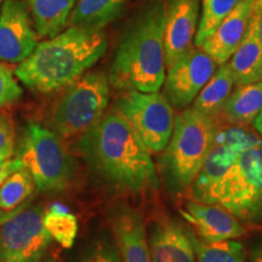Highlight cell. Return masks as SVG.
I'll use <instances>...</instances> for the list:
<instances>
[{"instance_id": "11", "label": "cell", "mask_w": 262, "mask_h": 262, "mask_svg": "<svg viewBox=\"0 0 262 262\" xmlns=\"http://www.w3.org/2000/svg\"><path fill=\"white\" fill-rule=\"evenodd\" d=\"M38 45L24 0H5L0 10V61L21 63Z\"/></svg>"}, {"instance_id": "7", "label": "cell", "mask_w": 262, "mask_h": 262, "mask_svg": "<svg viewBox=\"0 0 262 262\" xmlns=\"http://www.w3.org/2000/svg\"><path fill=\"white\" fill-rule=\"evenodd\" d=\"M110 84L103 73L91 72L68 85L52 113L55 133L63 139L81 136L103 116Z\"/></svg>"}, {"instance_id": "3", "label": "cell", "mask_w": 262, "mask_h": 262, "mask_svg": "<svg viewBox=\"0 0 262 262\" xmlns=\"http://www.w3.org/2000/svg\"><path fill=\"white\" fill-rule=\"evenodd\" d=\"M165 4L155 0L127 28L117 49L108 80L125 91L157 93L165 79L164 55Z\"/></svg>"}, {"instance_id": "18", "label": "cell", "mask_w": 262, "mask_h": 262, "mask_svg": "<svg viewBox=\"0 0 262 262\" xmlns=\"http://www.w3.org/2000/svg\"><path fill=\"white\" fill-rule=\"evenodd\" d=\"M77 0H26L39 37L52 38L68 27Z\"/></svg>"}, {"instance_id": "15", "label": "cell", "mask_w": 262, "mask_h": 262, "mask_svg": "<svg viewBox=\"0 0 262 262\" xmlns=\"http://www.w3.org/2000/svg\"><path fill=\"white\" fill-rule=\"evenodd\" d=\"M111 226L123 262H150L145 222L139 211L119 205L111 214Z\"/></svg>"}, {"instance_id": "5", "label": "cell", "mask_w": 262, "mask_h": 262, "mask_svg": "<svg viewBox=\"0 0 262 262\" xmlns=\"http://www.w3.org/2000/svg\"><path fill=\"white\" fill-rule=\"evenodd\" d=\"M219 133L215 118L194 108L183 110L173 119V129L160 168L166 186L173 192H182L194 181L204 165Z\"/></svg>"}, {"instance_id": "12", "label": "cell", "mask_w": 262, "mask_h": 262, "mask_svg": "<svg viewBox=\"0 0 262 262\" xmlns=\"http://www.w3.org/2000/svg\"><path fill=\"white\" fill-rule=\"evenodd\" d=\"M201 0H168L164 11V55L166 68L194 48Z\"/></svg>"}, {"instance_id": "16", "label": "cell", "mask_w": 262, "mask_h": 262, "mask_svg": "<svg viewBox=\"0 0 262 262\" xmlns=\"http://www.w3.org/2000/svg\"><path fill=\"white\" fill-rule=\"evenodd\" d=\"M148 247L150 262H195L192 234L172 220L155 226Z\"/></svg>"}, {"instance_id": "2", "label": "cell", "mask_w": 262, "mask_h": 262, "mask_svg": "<svg viewBox=\"0 0 262 262\" xmlns=\"http://www.w3.org/2000/svg\"><path fill=\"white\" fill-rule=\"evenodd\" d=\"M107 49L102 29L68 27L48 40L16 68L19 81L37 93H54L67 88L96 63Z\"/></svg>"}, {"instance_id": "13", "label": "cell", "mask_w": 262, "mask_h": 262, "mask_svg": "<svg viewBox=\"0 0 262 262\" xmlns=\"http://www.w3.org/2000/svg\"><path fill=\"white\" fill-rule=\"evenodd\" d=\"M257 0H242L199 47L221 66L227 63L247 34L251 18L260 8Z\"/></svg>"}, {"instance_id": "4", "label": "cell", "mask_w": 262, "mask_h": 262, "mask_svg": "<svg viewBox=\"0 0 262 262\" xmlns=\"http://www.w3.org/2000/svg\"><path fill=\"white\" fill-rule=\"evenodd\" d=\"M196 202L225 208L239 221L262 219V140L253 136L224 172L201 191Z\"/></svg>"}, {"instance_id": "22", "label": "cell", "mask_w": 262, "mask_h": 262, "mask_svg": "<svg viewBox=\"0 0 262 262\" xmlns=\"http://www.w3.org/2000/svg\"><path fill=\"white\" fill-rule=\"evenodd\" d=\"M233 86L234 78L227 62L216 68L215 73L196 95L192 108L211 118L220 116L222 108L233 91Z\"/></svg>"}, {"instance_id": "8", "label": "cell", "mask_w": 262, "mask_h": 262, "mask_svg": "<svg viewBox=\"0 0 262 262\" xmlns=\"http://www.w3.org/2000/svg\"><path fill=\"white\" fill-rule=\"evenodd\" d=\"M118 111L153 155L168 146L173 129V111L164 95L127 91L118 102Z\"/></svg>"}, {"instance_id": "35", "label": "cell", "mask_w": 262, "mask_h": 262, "mask_svg": "<svg viewBox=\"0 0 262 262\" xmlns=\"http://www.w3.org/2000/svg\"><path fill=\"white\" fill-rule=\"evenodd\" d=\"M48 262H60V261H56V260H51V261H48Z\"/></svg>"}, {"instance_id": "31", "label": "cell", "mask_w": 262, "mask_h": 262, "mask_svg": "<svg viewBox=\"0 0 262 262\" xmlns=\"http://www.w3.org/2000/svg\"><path fill=\"white\" fill-rule=\"evenodd\" d=\"M253 126H254V129L256 130L257 133L262 136V110H261V112L257 114V117L254 119Z\"/></svg>"}, {"instance_id": "21", "label": "cell", "mask_w": 262, "mask_h": 262, "mask_svg": "<svg viewBox=\"0 0 262 262\" xmlns=\"http://www.w3.org/2000/svg\"><path fill=\"white\" fill-rule=\"evenodd\" d=\"M126 0H77L68 27L101 31L123 12Z\"/></svg>"}, {"instance_id": "24", "label": "cell", "mask_w": 262, "mask_h": 262, "mask_svg": "<svg viewBox=\"0 0 262 262\" xmlns=\"http://www.w3.org/2000/svg\"><path fill=\"white\" fill-rule=\"evenodd\" d=\"M192 244L198 262H245V249L234 239L206 243L192 234Z\"/></svg>"}, {"instance_id": "14", "label": "cell", "mask_w": 262, "mask_h": 262, "mask_svg": "<svg viewBox=\"0 0 262 262\" xmlns=\"http://www.w3.org/2000/svg\"><path fill=\"white\" fill-rule=\"evenodd\" d=\"M181 212L206 243L239 238L245 232L241 221L220 205L188 202Z\"/></svg>"}, {"instance_id": "27", "label": "cell", "mask_w": 262, "mask_h": 262, "mask_svg": "<svg viewBox=\"0 0 262 262\" xmlns=\"http://www.w3.org/2000/svg\"><path fill=\"white\" fill-rule=\"evenodd\" d=\"M22 88L14 77V73L0 62V107L9 106L21 98Z\"/></svg>"}, {"instance_id": "30", "label": "cell", "mask_w": 262, "mask_h": 262, "mask_svg": "<svg viewBox=\"0 0 262 262\" xmlns=\"http://www.w3.org/2000/svg\"><path fill=\"white\" fill-rule=\"evenodd\" d=\"M249 262H262V243L255 244L251 248Z\"/></svg>"}, {"instance_id": "19", "label": "cell", "mask_w": 262, "mask_h": 262, "mask_svg": "<svg viewBox=\"0 0 262 262\" xmlns=\"http://www.w3.org/2000/svg\"><path fill=\"white\" fill-rule=\"evenodd\" d=\"M262 110V81L239 85L232 91L220 116L234 126H248Z\"/></svg>"}, {"instance_id": "20", "label": "cell", "mask_w": 262, "mask_h": 262, "mask_svg": "<svg viewBox=\"0 0 262 262\" xmlns=\"http://www.w3.org/2000/svg\"><path fill=\"white\" fill-rule=\"evenodd\" d=\"M37 186L25 166L16 169L0 185V225L27 208Z\"/></svg>"}, {"instance_id": "17", "label": "cell", "mask_w": 262, "mask_h": 262, "mask_svg": "<svg viewBox=\"0 0 262 262\" xmlns=\"http://www.w3.org/2000/svg\"><path fill=\"white\" fill-rule=\"evenodd\" d=\"M261 8L254 14L243 41L228 61L237 86L262 81V41L258 33Z\"/></svg>"}, {"instance_id": "6", "label": "cell", "mask_w": 262, "mask_h": 262, "mask_svg": "<svg viewBox=\"0 0 262 262\" xmlns=\"http://www.w3.org/2000/svg\"><path fill=\"white\" fill-rule=\"evenodd\" d=\"M16 158L28 170L41 192L63 191L73 176V159L60 136L40 124L29 123L26 126Z\"/></svg>"}, {"instance_id": "32", "label": "cell", "mask_w": 262, "mask_h": 262, "mask_svg": "<svg viewBox=\"0 0 262 262\" xmlns=\"http://www.w3.org/2000/svg\"><path fill=\"white\" fill-rule=\"evenodd\" d=\"M258 33H260V39L262 41V8L260 11V16H258Z\"/></svg>"}, {"instance_id": "1", "label": "cell", "mask_w": 262, "mask_h": 262, "mask_svg": "<svg viewBox=\"0 0 262 262\" xmlns=\"http://www.w3.org/2000/svg\"><path fill=\"white\" fill-rule=\"evenodd\" d=\"M78 148L89 168L113 187L131 193L158 187L150 152L118 110L85 131Z\"/></svg>"}, {"instance_id": "26", "label": "cell", "mask_w": 262, "mask_h": 262, "mask_svg": "<svg viewBox=\"0 0 262 262\" xmlns=\"http://www.w3.org/2000/svg\"><path fill=\"white\" fill-rule=\"evenodd\" d=\"M78 262H123L116 243L108 239H100L81 254Z\"/></svg>"}, {"instance_id": "10", "label": "cell", "mask_w": 262, "mask_h": 262, "mask_svg": "<svg viewBox=\"0 0 262 262\" xmlns=\"http://www.w3.org/2000/svg\"><path fill=\"white\" fill-rule=\"evenodd\" d=\"M217 64L202 49L193 48L168 68L164 79V96L178 108L189 106L205 86Z\"/></svg>"}, {"instance_id": "9", "label": "cell", "mask_w": 262, "mask_h": 262, "mask_svg": "<svg viewBox=\"0 0 262 262\" xmlns=\"http://www.w3.org/2000/svg\"><path fill=\"white\" fill-rule=\"evenodd\" d=\"M40 208H25L0 225V262H39L51 243Z\"/></svg>"}, {"instance_id": "25", "label": "cell", "mask_w": 262, "mask_h": 262, "mask_svg": "<svg viewBox=\"0 0 262 262\" xmlns=\"http://www.w3.org/2000/svg\"><path fill=\"white\" fill-rule=\"evenodd\" d=\"M242 0H201V16L194 45L199 48Z\"/></svg>"}, {"instance_id": "29", "label": "cell", "mask_w": 262, "mask_h": 262, "mask_svg": "<svg viewBox=\"0 0 262 262\" xmlns=\"http://www.w3.org/2000/svg\"><path fill=\"white\" fill-rule=\"evenodd\" d=\"M21 166L24 165H22V163L19 162L17 158L3 160V162H0V185H2V182L8 178L10 173L15 171L16 169L21 168Z\"/></svg>"}, {"instance_id": "28", "label": "cell", "mask_w": 262, "mask_h": 262, "mask_svg": "<svg viewBox=\"0 0 262 262\" xmlns=\"http://www.w3.org/2000/svg\"><path fill=\"white\" fill-rule=\"evenodd\" d=\"M16 150V135L12 123L5 116H0V162L11 159Z\"/></svg>"}, {"instance_id": "33", "label": "cell", "mask_w": 262, "mask_h": 262, "mask_svg": "<svg viewBox=\"0 0 262 262\" xmlns=\"http://www.w3.org/2000/svg\"><path fill=\"white\" fill-rule=\"evenodd\" d=\"M4 2L5 0H0V10H2V6H3V4H4Z\"/></svg>"}, {"instance_id": "23", "label": "cell", "mask_w": 262, "mask_h": 262, "mask_svg": "<svg viewBox=\"0 0 262 262\" xmlns=\"http://www.w3.org/2000/svg\"><path fill=\"white\" fill-rule=\"evenodd\" d=\"M42 222L51 239H55L64 249L73 247L78 234V220L67 206L52 203L44 211Z\"/></svg>"}, {"instance_id": "34", "label": "cell", "mask_w": 262, "mask_h": 262, "mask_svg": "<svg viewBox=\"0 0 262 262\" xmlns=\"http://www.w3.org/2000/svg\"><path fill=\"white\" fill-rule=\"evenodd\" d=\"M257 2H258V4H260V5L262 6V0H257Z\"/></svg>"}]
</instances>
